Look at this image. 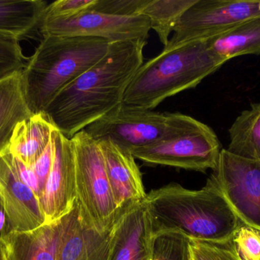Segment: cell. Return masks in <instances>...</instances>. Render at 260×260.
Here are the masks:
<instances>
[{
	"mask_svg": "<svg viewBox=\"0 0 260 260\" xmlns=\"http://www.w3.org/2000/svg\"><path fill=\"white\" fill-rule=\"evenodd\" d=\"M147 41L111 43L105 56L64 87L43 114L71 139L123 103L126 89L143 64Z\"/></svg>",
	"mask_w": 260,
	"mask_h": 260,
	"instance_id": "cell-1",
	"label": "cell"
},
{
	"mask_svg": "<svg viewBox=\"0 0 260 260\" xmlns=\"http://www.w3.org/2000/svg\"><path fill=\"white\" fill-rule=\"evenodd\" d=\"M145 203L155 232L173 230L190 239L224 244L244 225L211 177L199 190L175 183L154 189Z\"/></svg>",
	"mask_w": 260,
	"mask_h": 260,
	"instance_id": "cell-2",
	"label": "cell"
},
{
	"mask_svg": "<svg viewBox=\"0 0 260 260\" xmlns=\"http://www.w3.org/2000/svg\"><path fill=\"white\" fill-rule=\"evenodd\" d=\"M111 43L83 36H44L21 71L27 105L33 114H43L53 98L97 64Z\"/></svg>",
	"mask_w": 260,
	"mask_h": 260,
	"instance_id": "cell-3",
	"label": "cell"
},
{
	"mask_svg": "<svg viewBox=\"0 0 260 260\" xmlns=\"http://www.w3.org/2000/svg\"><path fill=\"white\" fill-rule=\"evenodd\" d=\"M223 64L211 53L206 40L164 49L139 67L126 89L123 102L154 109L165 99L195 88Z\"/></svg>",
	"mask_w": 260,
	"mask_h": 260,
	"instance_id": "cell-4",
	"label": "cell"
},
{
	"mask_svg": "<svg viewBox=\"0 0 260 260\" xmlns=\"http://www.w3.org/2000/svg\"><path fill=\"white\" fill-rule=\"evenodd\" d=\"M221 150L218 136L209 125L182 113L168 112L161 137L132 154L148 165L206 172L216 169Z\"/></svg>",
	"mask_w": 260,
	"mask_h": 260,
	"instance_id": "cell-5",
	"label": "cell"
},
{
	"mask_svg": "<svg viewBox=\"0 0 260 260\" xmlns=\"http://www.w3.org/2000/svg\"><path fill=\"white\" fill-rule=\"evenodd\" d=\"M71 140L79 212L94 230L108 233L123 209H119L114 201L100 145L85 130L75 134Z\"/></svg>",
	"mask_w": 260,
	"mask_h": 260,
	"instance_id": "cell-6",
	"label": "cell"
},
{
	"mask_svg": "<svg viewBox=\"0 0 260 260\" xmlns=\"http://www.w3.org/2000/svg\"><path fill=\"white\" fill-rule=\"evenodd\" d=\"M257 16H260V0H197L183 14L164 49L209 39Z\"/></svg>",
	"mask_w": 260,
	"mask_h": 260,
	"instance_id": "cell-7",
	"label": "cell"
},
{
	"mask_svg": "<svg viewBox=\"0 0 260 260\" xmlns=\"http://www.w3.org/2000/svg\"><path fill=\"white\" fill-rule=\"evenodd\" d=\"M168 112L121 103L85 128L97 141L108 140L133 153L156 141L166 128Z\"/></svg>",
	"mask_w": 260,
	"mask_h": 260,
	"instance_id": "cell-8",
	"label": "cell"
},
{
	"mask_svg": "<svg viewBox=\"0 0 260 260\" xmlns=\"http://www.w3.org/2000/svg\"><path fill=\"white\" fill-rule=\"evenodd\" d=\"M210 177L243 224L260 232V162L222 149Z\"/></svg>",
	"mask_w": 260,
	"mask_h": 260,
	"instance_id": "cell-9",
	"label": "cell"
},
{
	"mask_svg": "<svg viewBox=\"0 0 260 260\" xmlns=\"http://www.w3.org/2000/svg\"><path fill=\"white\" fill-rule=\"evenodd\" d=\"M40 30L44 36H83L111 43L148 41L151 24L143 15L120 16L87 10L68 18H44Z\"/></svg>",
	"mask_w": 260,
	"mask_h": 260,
	"instance_id": "cell-10",
	"label": "cell"
},
{
	"mask_svg": "<svg viewBox=\"0 0 260 260\" xmlns=\"http://www.w3.org/2000/svg\"><path fill=\"white\" fill-rule=\"evenodd\" d=\"M53 143V166L40 201L46 224L62 219L76 203V163L71 139L55 129Z\"/></svg>",
	"mask_w": 260,
	"mask_h": 260,
	"instance_id": "cell-11",
	"label": "cell"
},
{
	"mask_svg": "<svg viewBox=\"0 0 260 260\" xmlns=\"http://www.w3.org/2000/svg\"><path fill=\"white\" fill-rule=\"evenodd\" d=\"M154 235L145 199L123 209L111 230L108 260H152Z\"/></svg>",
	"mask_w": 260,
	"mask_h": 260,
	"instance_id": "cell-12",
	"label": "cell"
},
{
	"mask_svg": "<svg viewBox=\"0 0 260 260\" xmlns=\"http://www.w3.org/2000/svg\"><path fill=\"white\" fill-rule=\"evenodd\" d=\"M0 196L11 232H30L46 224L41 203L17 174L12 155H0Z\"/></svg>",
	"mask_w": 260,
	"mask_h": 260,
	"instance_id": "cell-13",
	"label": "cell"
},
{
	"mask_svg": "<svg viewBox=\"0 0 260 260\" xmlns=\"http://www.w3.org/2000/svg\"><path fill=\"white\" fill-rule=\"evenodd\" d=\"M111 230L102 234L87 224L77 203L59 220L56 260H108Z\"/></svg>",
	"mask_w": 260,
	"mask_h": 260,
	"instance_id": "cell-14",
	"label": "cell"
},
{
	"mask_svg": "<svg viewBox=\"0 0 260 260\" xmlns=\"http://www.w3.org/2000/svg\"><path fill=\"white\" fill-rule=\"evenodd\" d=\"M99 142L115 204L119 209L146 198L142 174L129 151L110 140Z\"/></svg>",
	"mask_w": 260,
	"mask_h": 260,
	"instance_id": "cell-15",
	"label": "cell"
},
{
	"mask_svg": "<svg viewBox=\"0 0 260 260\" xmlns=\"http://www.w3.org/2000/svg\"><path fill=\"white\" fill-rule=\"evenodd\" d=\"M59 221L30 232H11L0 241V260H56Z\"/></svg>",
	"mask_w": 260,
	"mask_h": 260,
	"instance_id": "cell-16",
	"label": "cell"
},
{
	"mask_svg": "<svg viewBox=\"0 0 260 260\" xmlns=\"http://www.w3.org/2000/svg\"><path fill=\"white\" fill-rule=\"evenodd\" d=\"M55 129L44 114H33L17 125L8 152L26 166H33L51 141Z\"/></svg>",
	"mask_w": 260,
	"mask_h": 260,
	"instance_id": "cell-17",
	"label": "cell"
},
{
	"mask_svg": "<svg viewBox=\"0 0 260 260\" xmlns=\"http://www.w3.org/2000/svg\"><path fill=\"white\" fill-rule=\"evenodd\" d=\"M21 71L0 80V155L7 152L17 125L33 115L26 99Z\"/></svg>",
	"mask_w": 260,
	"mask_h": 260,
	"instance_id": "cell-18",
	"label": "cell"
},
{
	"mask_svg": "<svg viewBox=\"0 0 260 260\" xmlns=\"http://www.w3.org/2000/svg\"><path fill=\"white\" fill-rule=\"evenodd\" d=\"M211 53L223 63L244 55L260 54V16L239 23L206 39Z\"/></svg>",
	"mask_w": 260,
	"mask_h": 260,
	"instance_id": "cell-19",
	"label": "cell"
},
{
	"mask_svg": "<svg viewBox=\"0 0 260 260\" xmlns=\"http://www.w3.org/2000/svg\"><path fill=\"white\" fill-rule=\"evenodd\" d=\"M42 0H0V36L20 41L42 22L47 9Z\"/></svg>",
	"mask_w": 260,
	"mask_h": 260,
	"instance_id": "cell-20",
	"label": "cell"
},
{
	"mask_svg": "<svg viewBox=\"0 0 260 260\" xmlns=\"http://www.w3.org/2000/svg\"><path fill=\"white\" fill-rule=\"evenodd\" d=\"M227 151L234 155L260 162V102L252 104L235 119L229 130Z\"/></svg>",
	"mask_w": 260,
	"mask_h": 260,
	"instance_id": "cell-21",
	"label": "cell"
},
{
	"mask_svg": "<svg viewBox=\"0 0 260 260\" xmlns=\"http://www.w3.org/2000/svg\"><path fill=\"white\" fill-rule=\"evenodd\" d=\"M197 0H143L138 15L149 19L151 29L157 33L164 47L168 45L170 35L183 14Z\"/></svg>",
	"mask_w": 260,
	"mask_h": 260,
	"instance_id": "cell-22",
	"label": "cell"
},
{
	"mask_svg": "<svg viewBox=\"0 0 260 260\" xmlns=\"http://www.w3.org/2000/svg\"><path fill=\"white\" fill-rule=\"evenodd\" d=\"M189 243L190 239L180 232L173 230L155 232L152 259L192 260Z\"/></svg>",
	"mask_w": 260,
	"mask_h": 260,
	"instance_id": "cell-23",
	"label": "cell"
},
{
	"mask_svg": "<svg viewBox=\"0 0 260 260\" xmlns=\"http://www.w3.org/2000/svg\"><path fill=\"white\" fill-rule=\"evenodd\" d=\"M189 250L192 260H243L233 240L224 244H211L190 239Z\"/></svg>",
	"mask_w": 260,
	"mask_h": 260,
	"instance_id": "cell-24",
	"label": "cell"
},
{
	"mask_svg": "<svg viewBox=\"0 0 260 260\" xmlns=\"http://www.w3.org/2000/svg\"><path fill=\"white\" fill-rule=\"evenodd\" d=\"M27 60L23 54L19 41L0 36V80L21 71Z\"/></svg>",
	"mask_w": 260,
	"mask_h": 260,
	"instance_id": "cell-25",
	"label": "cell"
},
{
	"mask_svg": "<svg viewBox=\"0 0 260 260\" xmlns=\"http://www.w3.org/2000/svg\"><path fill=\"white\" fill-rule=\"evenodd\" d=\"M233 241L243 260H260L259 230L244 224L235 234Z\"/></svg>",
	"mask_w": 260,
	"mask_h": 260,
	"instance_id": "cell-26",
	"label": "cell"
},
{
	"mask_svg": "<svg viewBox=\"0 0 260 260\" xmlns=\"http://www.w3.org/2000/svg\"><path fill=\"white\" fill-rule=\"evenodd\" d=\"M143 0H95L89 10L108 15L133 16L138 15Z\"/></svg>",
	"mask_w": 260,
	"mask_h": 260,
	"instance_id": "cell-27",
	"label": "cell"
},
{
	"mask_svg": "<svg viewBox=\"0 0 260 260\" xmlns=\"http://www.w3.org/2000/svg\"><path fill=\"white\" fill-rule=\"evenodd\" d=\"M94 2L95 0H58L48 4L44 18H68L74 16L89 9Z\"/></svg>",
	"mask_w": 260,
	"mask_h": 260,
	"instance_id": "cell-28",
	"label": "cell"
},
{
	"mask_svg": "<svg viewBox=\"0 0 260 260\" xmlns=\"http://www.w3.org/2000/svg\"><path fill=\"white\" fill-rule=\"evenodd\" d=\"M53 158H54V143H53V132L51 141L50 142L42 155L32 166L38 180H39L40 186H41L43 192H44L46 183L48 180L52 166H53Z\"/></svg>",
	"mask_w": 260,
	"mask_h": 260,
	"instance_id": "cell-29",
	"label": "cell"
},
{
	"mask_svg": "<svg viewBox=\"0 0 260 260\" xmlns=\"http://www.w3.org/2000/svg\"><path fill=\"white\" fill-rule=\"evenodd\" d=\"M12 158L14 167H15V171L19 177L20 180L27 187L30 188L33 191L34 193L38 197L39 201H41V198H42L43 191L41 189V186H40L39 180H38V177L35 174L33 167L26 166L22 162L20 161L18 159L15 158L12 156Z\"/></svg>",
	"mask_w": 260,
	"mask_h": 260,
	"instance_id": "cell-30",
	"label": "cell"
},
{
	"mask_svg": "<svg viewBox=\"0 0 260 260\" xmlns=\"http://www.w3.org/2000/svg\"><path fill=\"white\" fill-rule=\"evenodd\" d=\"M9 233H10V229H9V221H8L3 199L0 196V241Z\"/></svg>",
	"mask_w": 260,
	"mask_h": 260,
	"instance_id": "cell-31",
	"label": "cell"
},
{
	"mask_svg": "<svg viewBox=\"0 0 260 260\" xmlns=\"http://www.w3.org/2000/svg\"><path fill=\"white\" fill-rule=\"evenodd\" d=\"M152 260H154V259H152Z\"/></svg>",
	"mask_w": 260,
	"mask_h": 260,
	"instance_id": "cell-32",
	"label": "cell"
}]
</instances>
